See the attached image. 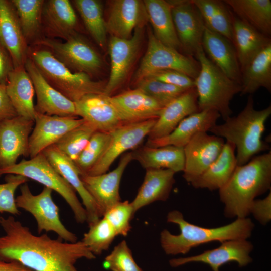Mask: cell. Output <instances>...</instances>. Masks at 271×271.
Listing matches in <instances>:
<instances>
[{"label": "cell", "mask_w": 271, "mask_h": 271, "mask_svg": "<svg viewBox=\"0 0 271 271\" xmlns=\"http://www.w3.org/2000/svg\"><path fill=\"white\" fill-rule=\"evenodd\" d=\"M0 226L5 233L0 236V260L17 262L33 271H79L75 264L79 259L96 258L81 240L36 235L13 216H0Z\"/></svg>", "instance_id": "cell-1"}, {"label": "cell", "mask_w": 271, "mask_h": 271, "mask_svg": "<svg viewBox=\"0 0 271 271\" xmlns=\"http://www.w3.org/2000/svg\"><path fill=\"white\" fill-rule=\"evenodd\" d=\"M271 187V152L254 156L237 166L227 183L219 190L226 217L242 218L250 214L252 202Z\"/></svg>", "instance_id": "cell-2"}, {"label": "cell", "mask_w": 271, "mask_h": 271, "mask_svg": "<svg viewBox=\"0 0 271 271\" xmlns=\"http://www.w3.org/2000/svg\"><path fill=\"white\" fill-rule=\"evenodd\" d=\"M168 222L177 224L180 232L178 235L164 229L160 233V243L168 255L185 254L200 245L210 242L220 243L233 239H248L252 233L254 224L251 219L236 218L233 222L215 228H206L187 221L178 210L169 212Z\"/></svg>", "instance_id": "cell-3"}, {"label": "cell", "mask_w": 271, "mask_h": 271, "mask_svg": "<svg viewBox=\"0 0 271 271\" xmlns=\"http://www.w3.org/2000/svg\"><path fill=\"white\" fill-rule=\"evenodd\" d=\"M271 114V106L257 110L252 95L247 98L243 109L235 116H230L221 124H216L209 131L234 145L238 166L244 165L269 146L262 140L265 123Z\"/></svg>", "instance_id": "cell-4"}, {"label": "cell", "mask_w": 271, "mask_h": 271, "mask_svg": "<svg viewBox=\"0 0 271 271\" xmlns=\"http://www.w3.org/2000/svg\"><path fill=\"white\" fill-rule=\"evenodd\" d=\"M28 55L47 82L74 102L86 94L103 92L106 84L72 72L43 46L30 45Z\"/></svg>", "instance_id": "cell-5"}, {"label": "cell", "mask_w": 271, "mask_h": 271, "mask_svg": "<svg viewBox=\"0 0 271 271\" xmlns=\"http://www.w3.org/2000/svg\"><path fill=\"white\" fill-rule=\"evenodd\" d=\"M200 68L194 79L199 111L213 110L225 121L233 113L230 107L233 97L241 91V85L228 77L207 57L202 46L195 57Z\"/></svg>", "instance_id": "cell-6"}, {"label": "cell", "mask_w": 271, "mask_h": 271, "mask_svg": "<svg viewBox=\"0 0 271 271\" xmlns=\"http://www.w3.org/2000/svg\"><path fill=\"white\" fill-rule=\"evenodd\" d=\"M4 174L24 176L41 183L58 193L72 210L78 223L87 222V213L79 200L75 190L57 172L42 153L30 158L23 159L12 166L0 169V177Z\"/></svg>", "instance_id": "cell-7"}, {"label": "cell", "mask_w": 271, "mask_h": 271, "mask_svg": "<svg viewBox=\"0 0 271 271\" xmlns=\"http://www.w3.org/2000/svg\"><path fill=\"white\" fill-rule=\"evenodd\" d=\"M32 45L46 48L73 72L84 73L91 77L99 73L103 66L100 54L80 33L64 42L43 37Z\"/></svg>", "instance_id": "cell-8"}, {"label": "cell", "mask_w": 271, "mask_h": 271, "mask_svg": "<svg viewBox=\"0 0 271 271\" xmlns=\"http://www.w3.org/2000/svg\"><path fill=\"white\" fill-rule=\"evenodd\" d=\"M20 192L16 198L17 206L34 217L39 234L43 231L53 232L63 241H77V236L68 230L60 220L59 209L53 200L51 189L44 187L39 194L34 195L26 183L20 186Z\"/></svg>", "instance_id": "cell-9"}, {"label": "cell", "mask_w": 271, "mask_h": 271, "mask_svg": "<svg viewBox=\"0 0 271 271\" xmlns=\"http://www.w3.org/2000/svg\"><path fill=\"white\" fill-rule=\"evenodd\" d=\"M200 68L196 58L164 45L157 39L149 29L147 49L133 80L136 83L155 72L166 69L181 72L195 79Z\"/></svg>", "instance_id": "cell-10"}, {"label": "cell", "mask_w": 271, "mask_h": 271, "mask_svg": "<svg viewBox=\"0 0 271 271\" xmlns=\"http://www.w3.org/2000/svg\"><path fill=\"white\" fill-rule=\"evenodd\" d=\"M156 119L123 123L110 132L109 141L103 154L95 165L84 175H97L106 173L120 155L139 147L148 136Z\"/></svg>", "instance_id": "cell-11"}, {"label": "cell", "mask_w": 271, "mask_h": 271, "mask_svg": "<svg viewBox=\"0 0 271 271\" xmlns=\"http://www.w3.org/2000/svg\"><path fill=\"white\" fill-rule=\"evenodd\" d=\"M143 27H137L129 39L110 36L108 48L111 68L103 93L111 96L124 83L139 52Z\"/></svg>", "instance_id": "cell-12"}, {"label": "cell", "mask_w": 271, "mask_h": 271, "mask_svg": "<svg viewBox=\"0 0 271 271\" xmlns=\"http://www.w3.org/2000/svg\"><path fill=\"white\" fill-rule=\"evenodd\" d=\"M181 49L184 54L195 57L202 47L205 23L192 1H169Z\"/></svg>", "instance_id": "cell-13"}, {"label": "cell", "mask_w": 271, "mask_h": 271, "mask_svg": "<svg viewBox=\"0 0 271 271\" xmlns=\"http://www.w3.org/2000/svg\"><path fill=\"white\" fill-rule=\"evenodd\" d=\"M132 160V152H129L121 156L116 168L111 172L97 175H80V179L95 202L101 217L110 208L121 201L120 181L126 167Z\"/></svg>", "instance_id": "cell-14"}, {"label": "cell", "mask_w": 271, "mask_h": 271, "mask_svg": "<svg viewBox=\"0 0 271 271\" xmlns=\"http://www.w3.org/2000/svg\"><path fill=\"white\" fill-rule=\"evenodd\" d=\"M224 140L207 132L196 134L184 147L183 177L190 184L201 175L220 154Z\"/></svg>", "instance_id": "cell-15"}, {"label": "cell", "mask_w": 271, "mask_h": 271, "mask_svg": "<svg viewBox=\"0 0 271 271\" xmlns=\"http://www.w3.org/2000/svg\"><path fill=\"white\" fill-rule=\"evenodd\" d=\"M253 249V244L247 239L230 240L196 255L172 259L169 263L176 267L191 262H202L208 265L213 271H219L220 267L230 262L243 267L252 261L250 254Z\"/></svg>", "instance_id": "cell-16"}, {"label": "cell", "mask_w": 271, "mask_h": 271, "mask_svg": "<svg viewBox=\"0 0 271 271\" xmlns=\"http://www.w3.org/2000/svg\"><path fill=\"white\" fill-rule=\"evenodd\" d=\"M34 121L17 116L0 123V169L16 164L21 156H29V139Z\"/></svg>", "instance_id": "cell-17"}, {"label": "cell", "mask_w": 271, "mask_h": 271, "mask_svg": "<svg viewBox=\"0 0 271 271\" xmlns=\"http://www.w3.org/2000/svg\"><path fill=\"white\" fill-rule=\"evenodd\" d=\"M78 117L48 115L35 111L34 127L29 139L30 158L56 144L66 133L84 122Z\"/></svg>", "instance_id": "cell-18"}, {"label": "cell", "mask_w": 271, "mask_h": 271, "mask_svg": "<svg viewBox=\"0 0 271 271\" xmlns=\"http://www.w3.org/2000/svg\"><path fill=\"white\" fill-rule=\"evenodd\" d=\"M24 66L36 95V111L50 116L77 117L74 102L51 86L29 58Z\"/></svg>", "instance_id": "cell-19"}, {"label": "cell", "mask_w": 271, "mask_h": 271, "mask_svg": "<svg viewBox=\"0 0 271 271\" xmlns=\"http://www.w3.org/2000/svg\"><path fill=\"white\" fill-rule=\"evenodd\" d=\"M74 104L76 116L90 124L96 131L110 133L123 124L110 96L103 92L86 94Z\"/></svg>", "instance_id": "cell-20"}, {"label": "cell", "mask_w": 271, "mask_h": 271, "mask_svg": "<svg viewBox=\"0 0 271 271\" xmlns=\"http://www.w3.org/2000/svg\"><path fill=\"white\" fill-rule=\"evenodd\" d=\"M72 2L68 0L44 1L42 15L44 37L67 40L78 32V21Z\"/></svg>", "instance_id": "cell-21"}, {"label": "cell", "mask_w": 271, "mask_h": 271, "mask_svg": "<svg viewBox=\"0 0 271 271\" xmlns=\"http://www.w3.org/2000/svg\"><path fill=\"white\" fill-rule=\"evenodd\" d=\"M0 42L8 52L14 68L24 66L29 46L11 1L0 0Z\"/></svg>", "instance_id": "cell-22"}, {"label": "cell", "mask_w": 271, "mask_h": 271, "mask_svg": "<svg viewBox=\"0 0 271 271\" xmlns=\"http://www.w3.org/2000/svg\"><path fill=\"white\" fill-rule=\"evenodd\" d=\"M122 123L157 119L163 108L157 101L135 88L110 96Z\"/></svg>", "instance_id": "cell-23"}, {"label": "cell", "mask_w": 271, "mask_h": 271, "mask_svg": "<svg viewBox=\"0 0 271 271\" xmlns=\"http://www.w3.org/2000/svg\"><path fill=\"white\" fill-rule=\"evenodd\" d=\"M42 153L61 176L79 195L86 211L88 226L98 221L101 217L97 206L85 188L80 179V172L74 162L61 152L55 145L45 149Z\"/></svg>", "instance_id": "cell-24"}, {"label": "cell", "mask_w": 271, "mask_h": 271, "mask_svg": "<svg viewBox=\"0 0 271 271\" xmlns=\"http://www.w3.org/2000/svg\"><path fill=\"white\" fill-rule=\"evenodd\" d=\"M148 17L143 1L115 0L111 3L106 21L107 33L121 39L131 37L134 30L144 27Z\"/></svg>", "instance_id": "cell-25"}, {"label": "cell", "mask_w": 271, "mask_h": 271, "mask_svg": "<svg viewBox=\"0 0 271 271\" xmlns=\"http://www.w3.org/2000/svg\"><path fill=\"white\" fill-rule=\"evenodd\" d=\"M198 111V95L195 87H193L163 107L148 136V140L168 135L183 119Z\"/></svg>", "instance_id": "cell-26"}, {"label": "cell", "mask_w": 271, "mask_h": 271, "mask_svg": "<svg viewBox=\"0 0 271 271\" xmlns=\"http://www.w3.org/2000/svg\"><path fill=\"white\" fill-rule=\"evenodd\" d=\"M220 117L213 110H205L189 115L183 119L168 135L159 139L148 140L145 145L158 147L174 146L184 147L196 134L207 132L216 124Z\"/></svg>", "instance_id": "cell-27"}, {"label": "cell", "mask_w": 271, "mask_h": 271, "mask_svg": "<svg viewBox=\"0 0 271 271\" xmlns=\"http://www.w3.org/2000/svg\"><path fill=\"white\" fill-rule=\"evenodd\" d=\"M202 46L213 63L228 77L241 85V72L237 54L231 42L206 27Z\"/></svg>", "instance_id": "cell-28"}, {"label": "cell", "mask_w": 271, "mask_h": 271, "mask_svg": "<svg viewBox=\"0 0 271 271\" xmlns=\"http://www.w3.org/2000/svg\"><path fill=\"white\" fill-rule=\"evenodd\" d=\"M144 181L132 202L135 212L156 201H166L175 182V173L169 169H147Z\"/></svg>", "instance_id": "cell-29"}, {"label": "cell", "mask_w": 271, "mask_h": 271, "mask_svg": "<svg viewBox=\"0 0 271 271\" xmlns=\"http://www.w3.org/2000/svg\"><path fill=\"white\" fill-rule=\"evenodd\" d=\"M232 43L235 49L241 72L256 54L271 44V39L242 21L232 12Z\"/></svg>", "instance_id": "cell-30"}, {"label": "cell", "mask_w": 271, "mask_h": 271, "mask_svg": "<svg viewBox=\"0 0 271 271\" xmlns=\"http://www.w3.org/2000/svg\"><path fill=\"white\" fill-rule=\"evenodd\" d=\"M7 93L18 116L34 121V88L25 66L14 68L9 75Z\"/></svg>", "instance_id": "cell-31"}, {"label": "cell", "mask_w": 271, "mask_h": 271, "mask_svg": "<svg viewBox=\"0 0 271 271\" xmlns=\"http://www.w3.org/2000/svg\"><path fill=\"white\" fill-rule=\"evenodd\" d=\"M235 147L226 142L217 159L190 184L195 188L219 190L228 181L237 166Z\"/></svg>", "instance_id": "cell-32"}, {"label": "cell", "mask_w": 271, "mask_h": 271, "mask_svg": "<svg viewBox=\"0 0 271 271\" xmlns=\"http://www.w3.org/2000/svg\"><path fill=\"white\" fill-rule=\"evenodd\" d=\"M143 3L154 36L164 45L179 51L178 40L172 15V6L169 1L144 0Z\"/></svg>", "instance_id": "cell-33"}, {"label": "cell", "mask_w": 271, "mask_h": 271, "mask_svg": "<svg viewBox=\"0 0 271 271\" xmlns=\"http://www.w3.org/2000/svg\"><path fill=\"white\" fill-rule=\"evenodd\" d=\"M133 160L145 169H169L175 173L183 172L184 154L183 147L165 146L158 147L145 145L132 151Z\"/></svg>", "instance_id": "cell-34"}, {"label": "cell", "mask_w": 271, "mask_h": 271, "mask_svg": "<svg viewBox=\"0 0 271 271\" xmlns=\"http://www.w3.org/2000/svg\"><path fill=\"white\" fill-rule=\"evenodd\" d=\"M241 95L263 87L271 91V44L256 54L241 70Z\"/></svg>", "instance_id": "cell-35"}, {"label": "cell", "mask_w": 271, "mask_h": 271, "mask_svg": "<svg viewBox=\"0 0 271 271\" xmlns=\"http://www.w3.org/2000/svg\"><path fill=\"white\" fill-rule=\"evenodd\" d=\"M238 18L265 36L271 35L270 0H225Z\"/></svg>", "instance_id": "cell-36"}, {"label": "cell", "mask_w": 271, "mask_h": 271, "mask_svg": "<svg viewBox=\"0 0 271 271\" xmlns=\"http://www.w3.org/2000/svg\"><path fill=\"white\" fill-rule=\"evenodd\" d=\"M199 12L206 27L232 42V12L223 1L191 0Z\"/></svg>", "instance_id": "cell-37"}, {"label": "cell", "mask_w": 271, "mask_h": 271, "mask_svg": "<svg viewBox=\"0 0 271 271\" xmlns=\"http://www.w3.org/2000/svg\"><path fill=\"white\" fill-rule=\"evenodd\" d=\"M24 36L31 45L43 36L42 26L43 0H12Z\"/></svg>", "instance_id": "cell-38"}, {"label": "cell", "mask_w": 271, "mask_h": 271, "mask_svg": "<svg viewBox=\"0 0 271 271\" xmlns=\"http://www.w3.org/2000/svg\"><path fill=\"white\" fill-rule=\"evenodd\" d=\"M71 2L92 39L98 46L104 49L107 31L102 2L98 0H75Z\"/></svg>", "instance_id": "cell-39"}, {"label": "cell", "mask_w": 271, "mask_h": 271, "mask_svg": "<svg viewBox=\"0 0 271 271\" xmlns=\"http://www.w3.org/2000/svg\"><path fill=\"white\" fill-rule=\"evenodd\" d=\"M95 131V129L84 120L82 124L66 133L55 145L74 162Z\"/></svg>", "instance_id": "cell-40"}, {"label": "cell", "mask_w": 271, "mask_h": 271, "mask_svg": "<svg viewBox=\"0 0 271 271\" xmlns=\"http://www.w3.org/2000/svg\"><path fill=\"white\" fill-rule=\"evenodd\" d=\"M81 241L94 255L107 250L117 236L114 228L104 217L90 225Z\"/></svg>", "instance_id": "cell-41"}, {"label": "cell", "mask_w": 271, "mask_h": 271, "mask_svg": "<svg viewBox=\"0 0 271 271\" xmlns=\"http://www.w3.org/2000/svg\"><path fill=\"white\" fill-rule=\"evenodd\" d=\"M110 133L96 131L86 147L74 162L80 175L86 174L97 162L110 139Z\"/></svg>", "instance_id": "cell-42"}, {"label": "cell", "mask_w": 271, "mask_h": 271, "mask_svg": "<svg viewBox=\"0 0 271 271\" xmlns=\"http://www.w3.org/2000/svg\"><path fill=\"white\" fill-rule=\"evenodd\" d=\"M135 83L136 88L144 92L163 107L188 90L149 78H143Z\"/></svg>", "instance_id": "cell-43"}, {"label": "cell", "mask_w": 271, "mask_h": 271, "mask_svg": "<svg viewBox=\"0 0 271 271\" xmlns=\"http://www.w3.org/2000/svg\"><path fill=\"white\" fill-rule=\"evenodd\" d=\"M135 211L128 201H119L103 215L114 228L117 235L126 236L131 229L130 222Z\"/></svg>", "instance_id": "cell-44"}, {"label": "cell", "mask_w": 271, "mask_h": 271, "mask_svg": "<svg viewBox=\"0 0 271 271\" xmlns=\"http://www.w3.org/2000/svg\"><path fill=\"white\" fill-rule=\"evenodd\" d=\"M103 266L111 271H143L134 261L125 240L115 246L105 257Z\"/></svg>", "instance_id": "cell-45"}, {"label": "cell", "mask_w": 271, "mask_h": 271, "mask_svg": "<svg viewBox=\"0 0 271 271\" xmlns=\"http://www.w3.org/2000/svg\"><path fill=\"white\" fill-rule=\"evenodd\" d=\"M28 180V178L23 176L6 175V182L0 184V214L8 213L12 215L21 214L16 205L15 193L17 188Z\"/></svg>", "instance_id": "cell-46"}, {"label": "cell", "mask_w": 271, "mask_h": 271, "mask_svg": "<svg viewBox=\"0 0 271 271\" xmlns=\"http://www.w3.org/2000/svg\"><path fill=\"white\" fill-rule=\"evenodd\" d=\"M145 78H151L184 89L195 87L194 79L181 72L174 70L157 71Z\"/></svg>", "instance_id": "cell-47"}, {"label": "cell", "mask_w": 271, "mask_h": 271, "mask_svg": "<svg viewBox=\"0 0 271 271\" xmlns=\"http://www.w3.org/2000/svg\"><path fill=\"white\" fill-rule=\"evenodd\" d=\"M250 214L261 225H265L271 220V193L261 199H255L252 202Z\"/></svg>", "instance_id": "cell-48"}, {"label": "cell", "mask_w": 271, "mask_h": 271, "mask_svg": "<svg viewBox=\"0 0 271 271\" xmlns=\"http://www.w3.org/2000/svg\"><path fill=\"white\" fill-rule=\"evenodd\" d=\"M18 114L7 93L6 86L0 84V123Z\"/></svg>", "instance_id": "cell-49"}, {"label": "cell", "mask_w": 271, "mask_h": 271, "mask_svg": "<svg viewBox=\"0 0 271 271\" xmlns=\"http://www.w3.org/2000/svg\"><path fill=\"white\" fill-rule=\"evenodd\" d=\"M13 69L12 59L0 42V84L6 85L9 75Z\"/></svg>", "instance_id": "cell-50"}, {"label": "cell", "mask_w": 271, "mask_h": 271, "mask_svg": "<svg viewBox=\"0 0 271 271\" xmlns=\"http://www.w3.org/2000/svg\"><path fill=\"white\" fill-rule=\"evenodd\" d=\"M0 271H33L21 264L15 261L0 260Z\"/></svg>", "instance_id": "cell-51"}]
</instances>
